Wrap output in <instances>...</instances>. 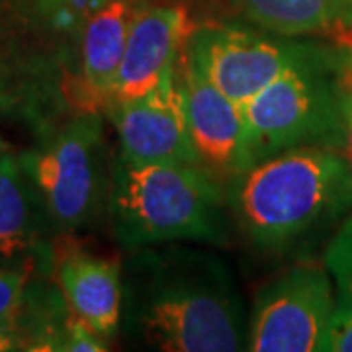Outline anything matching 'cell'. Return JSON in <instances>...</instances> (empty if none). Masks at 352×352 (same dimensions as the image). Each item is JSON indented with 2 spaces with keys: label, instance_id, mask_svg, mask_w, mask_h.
Segmentation results:
<instances>
[{
  "label": "cell",
  "instance_id": "cell-1",
  "mask_svg": "<svg viewBox=\"0 0 352 352\" xmlns=\"http://www.w3.org/2000/svg\"><path fill=\"white\" fill-rule=\"evenodd\" d=\"M120 333L161 352L247 349L249 317L233 270L215 252L168 243L122 261Z\"/></svg>",
  "mask_w": 352,
  "mask_h": 352
},
{
  "label": "cell",
  "instance_id": "cell-2",
  "mask_svg": "<svg viewBox=\"0 0 352 352\" xmlns=\"http://www.w3.org/2000/svg\"><path fill=\"white\" fill-rule=\"evenodd\" d=\"M231 221L252 249L296 254L352 212V163L335 147H298L226 182Z\"/></svg>",
  "mask_w": 352,
  "mask_h": 352
},
{
  "label": "cell",
  "instance_id": "cell-3",
  "mask_svg": "<svg viewBox=\"0 0 352 352\" xmlns=\"http://www.w3.org/2000/svg\"><path fill=\"white\" fill-rule=\"evenodd\" d=\"M108 215L126 252L168 243L226 247L231 235L226 182L204 166L113 155Z\"/></svg>",
  "mask_w": 352,
  "mask_h": 352
},
{
  "label": "cell",
  "instance_id": "cell-4",
  "mask_svg": "<svg viewBox=\"0 0 352 352\" xmlns=\"http://www.w3.org/2000/svg\"><path fill=\"white\" fill-rule=\"evenodd\" d=\"M340 102L339 50L317 43L307 59L243 106L249 166L298 147L340 149Z\"/></svg>",
  "mask_w": 352,
  "mask_h": 352
},
{
  "label": "cell",
  "instance_id": "cell-5",
  "mask_svg": "<svg viewBox=\"0 0 352 352\" xmlns=\"http://www.w3.org/2000/svg\"><path fill=\"white\" fill-rule=\"evenodd\" d=\"M18 157L57 233H76L108 212L112 161L104 112L78 110Z\"/></svg>",
  "mask_w": 352,
  "mask_h": 352
},
{
  "label": "cell",
  "instance_id": "cell-6",
  "mask_svg": "<svg viewBox=\"0 0 352 352\" xmlns=\"http://www.w3.org/2000/svg\"><path fill=\"white\" fill-rule=\"evenodd\" d=\"M315 45L245 25L204 24L190 28L182 55L227 98L245 106L307 59Z\"/></svg>",
  "mask_w": 352,
  "mask_h": 352
},
{
  "label": "cell",
  "instance_id": "cell-7",
  "mask_svg": "<svg viewBox=\"0 0 352 352\" xmlns=\"http://www.w3.org/2000/svg\"><path fill=\"white\" fill-rule=\"evenodd\" d=\"M335 300V282L325 266L284 270L254 294L247 351L323 352Z\"/></svg>",
  "mask_w": 352,
  "mask_h": 352
},
{
  "label": "cell",
  "instance_id": "cell-8",
  "mask_svg": "<svg viewBox=\"0 0 352 352\" xmlns=\"http://www.w3.org/2000/svg\"><path fill=\"white\" fill-rule=\"evenodd\" d=\"M118 135V157L129 163H168L201 166L186 124L178 85V63L145 96L112 102L104 108Z\"/></svg>",
  "mask_w": 352,
  "mask_h": 352
},
{
  "label": "cell",
  "instance_id": "cell-9",
  "mask_svg": "<svg viewBox=\"0 0 352 352\" xmlns=\"http://www.w3.org/2000/svg\"><path fill=\"white\" fill-rule=\"evenodd\" d=\"M178 85L184 98L188 133L200 164L219 180H231L249 168L247 122L243 106L186 61L180 51Z\"/></svg>",
  "mask_w": 352,
  "mask_h": 352
},
{
  "label": "cell",
  "instance_id": "cell-10",
  "mask_svg": "<svg viewBox=\"0 0 352 352\" xmlns=\"http://www.w3.org/2000/svg\"><path fill=\"white\" fill-rule=\"evenodd\" d=\"M188 32V14L182 6H143L129 30L108 104L151 92L176 67Z\"/></svg>",
  "mask_w": 352,
  "mask_h": 352
},
{
  "label": "cell",
  "instance_id": "cell-11",
  "mask_svg": "<svg viewBox=\"0 0 352 352\" xmlns=\"http://www.w3.org/2000/svg\"><path fill=\"white\" fill-rule=\"evenodd\" d=\"M141 8L135 0H104L85 20L78 32V110L104 112L108 106L129 30Z\"/></svg>",
  "mask_w": 352,
  "mask_h": 352
},
{
  "label": "cell",
  "instance_id": "cell-12",
  "mask_svg": "<svg viewBox=\"0 0 352 352\" xmlns=\"http://www.w3.org/2000/svg\"><path fill=\"white\" fill-rule=\"evenodd\" d=\"M55 278L71 311L110 342L122 321V261L73 249L55 261Z\"/></svg>",
  "mask_w": 352,
  "mask_h": 352
},
{
  "label": "cell",
  "instance_id": "cell-13",
  "mask_svg": "<svg viewBox=\"0 0 352 352\" xmlns=\"http://www.w3.org/2000/svg\"><path fill=\"white\" fill-rule=\"evenodd\" d=\"M51 226L38 190L25 175L20 157L0 155V261H24L51 254L45 243Z\"/></svg>",
  "mask_w": 352,
  "mask_h": 352
},
{
  "label": "cell",
  "instance_id": "cell-14",
  "mask_svg": "<svg viewBox=\"0 0 352 352\" xmlns=\"http://www.w3.org/2000/svg\"><path fill=\"white\" fill-rule=\"evenodd\" d=\"M241 16L264 32L302 38L337 25L335 0H227Z\"/></svg>",
  "mask_w": 352,
  "mask_h": 352
},
{
  "label": "cell",
  "instance_id": "cell-15",
  "mask_svg": "<svg viewBox=\"0 0 352 352\" xmlns=\"http://www.w3.org/2000/svg\"><path fill=\"white\" fill-rule=\"evenodd\" d=\"M323 264L335 282V292L352 300V212L331 235Z\"/></svg>",
  "mask_w": 352,
  "mask_h": 352
},
{
  "label": "cell",
  "instance_id": "cell-16",
  "mask_svg": "<svg viewBox=\"0 0 352 352\" xmlns=\"http://www.w3.org/2000/svg\"><path fill=\"white\" fill-rule=\"evenodd\" d=\"M104 0H36L41 18L57 32H80L90 14Z\"/></svg>",
  "mask_w": 352,
  "mask_h": 352
},
{
  "label": "cell",
  "instance_id": "cell-17",
  "mask_svg": "<svg viewBox=\"0 0 352 352\" xmlns=\"http://www.w3.org/2000/svg\"><path fill=\"white\" fill-rule=\"evenodd\" d=\"M323 352H352V300L346 296L337 294Z\"/></svg>",
  "mask_w": 352,
  "mask_h": 352
},
{
  "label": "cell",
  "instance_id": "cell-18",
  "mask_svg": "<svg viewBox=\"0 0 352 352\" xmlns=\"http://www.w3.org/2000/svg\"><path fill=\"white\" fill-rule=\"evenodd\" d=\"M30 282L28 268H0V317L16 314Z\"/></svg>",
  "mask_w": 352,
  "mask_h": 352
},
{
  "label": "cell",
  "instance_id": "cell-19",
  "mask_svg": "<svg viewBox=\"0 0 352 352\" xmlns=\"http://www.w3.org/2000/svg\"><path fill=\"white\" fill-rule=\"evenodd\" d=\"M25 351V340L22 329L18 325L16 314L0 317V352Z\"/></svg>",
  "mask_w": 352,
  "mask_h": 352
},
{
  "label": "cell",
  "instance_id": "cell-20",
  "mask_svg": "<svg viewBox=\"0 0 352 352\" xmlns=\"http://www.w3.org/2000/svg\"><path fill=\"white\" fill-rule=\"evenodd\" d=\"M340 39L337 41V50H339V65H340V80L342 87L352 90V30L339 28Z\"/></svg>",
  "mask_w": 352,
  "mask_h": 352
},
{
  "label": "cell",
  "instance_id": "cell-21",
  "mask_svg": "<svg viewBox=\"0 0 352 352\" xmlns=\"http://www.w3.org/2000/svg\"><path fill=\"white\" fill-rule=\"evenodd\" d=\"M342 131H340V151L352 163V90L342 87Z\"/></svg>",
  "mask_w": 352,
  "mask_h": 352
},
{
  "label": "cell",
  "instance_id": "cell-22",
  "mask_svg": "<svg viewBox=\"0 0 352 352\" xmlns=\"http://www.w3.org/2000/svg\"><path fill=\"white\" fill-rule=\"evenodd\" d=\"M335 4H337V25L335 28L352 30V0H335Z\"/></svg>",
  "mask_w": 352,
  "mask_h": 352
},
{
  "label": "cell",
  "instance_id": "cell-23",
  "mask_svg": "<svg viewBox=\"0 0 352 352\" xmlns=\"http://www.w3.org/2000/svg\"><path fill=\"white\" fill-rule=\"evenodd\" d=\"M6 151H8V145L4 143V139L0 138V155H2V153H6Z\"/></svg>",
  "mask_w": 352,
  "mask_h": 352
}]
</instances>
